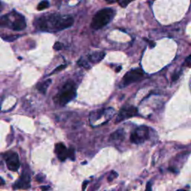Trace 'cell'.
Wrapping results in <instances>:
<instances>
[{"instance_id": "cell-21", "label": "cell", "mask_w": 191, "mask_h": 191, "mask_svg": "<svg viewBox=\"0 0 191 191\" xmlns=\"http://www.w3.org/2000/svg\"><path fill=\"white\" fill-rule=\"evenodd\" d=\"M184 65H185V67H191V55H189V56L186 58V60H185Z\"/></svg>"}, {"instance_id": "cell-11", "label": "cell", "mask_w": 191, "mask_h": 191, "mask_svg": "<svg viewBox=\"0 0 191 191\" xmlns=\"http://www.w3.org/2000/svg\"><path fill=\"white\" fill-rule=\"evenodd\" d=\"M25 27H26V23L25 21V19L23 17L16 19L12 24V28L14 31L23 30L25 28Z\"/></svg>"}, {"instance_id": "cell-19", "label": "cell", "mask_w": 191, "mask_h": 191, "mask_svg": "<svg viewBox=\"0 0 191 191\" xmlns=\"http://www.w3.org/2000/svg\"><path fill=\"white\" fill-rule=\"evenodd\" d=\"M68 158H70L72 161L75 160V152H74V149L73 148L68 149Z\"/></svg>"}, {"instance_id": "cell-17", "label": "cell", "mask_w": 191, "mask_h": 191, "mask_svg": "<svg viewBox=\"0 0 191 191\" xmlns=\"http://www.w3.org/2000/svg\"><path fill=\"white\" fill-rule=\"evenodd\" d=\"M19 37V35H9V36H6L5 37H3V39L5 40H7L8 42L13 41V40H17Z\"/></svg>"}, {"instance_id": "cell-25", "label": "cell", "mask_w": 191, "mask_h": 191, "mask_svg": "<svg viewBox=\"0 0 191 191\" xmlns=\"http://www.w3.org/2000/svg\"><path fill=\"white\" fill-rule=\"evenodd\" d=\"M40 188H41L42 190L46 191V190H48L49 189V186H42Z\"/></svg>"}, {"instance_id": "cell-20", "label": "cell", "mask_w": 191, "mask_h": 191, "mask_svg": "<svg viewBox=\"0 0 191 191\" xmlns=\"http://www.w3.org/2000/svg\"><path fill=\"white\" fill-rule=\"evenodd\" d=\"M66 67H67L66 65H61V66H59V67H57V68L55 69V70H54L53 71H52V73H51L50 75H52V74H53V73H58V72L61 71V70H63V69L66 68Z\"/></svg>"}, {"instance_id": "cell-22", "label": "cell", "mask_w": 191, "mask_h": 191, "mask_svg": "<svg viewBox=\"0 0 191 191\" xmlns=\"http://www.w3.org/2000/svg\"><path fill=\"white\" fill-rule=\"evenodd\" d=\"M117 175H118V174L116 173L115 171H112L111 173V175H110V177L108 178V181H113V179H114L115 178H116L117 177Z\"/></svg>"}, {"instance_id": "cell-9", "label": "cell", "mask_w": 191, "mask_h": 191, "mask_svg": "<svg viewBox=\"0 0 191 191\" xmlns=\"http://www.w3.org/2000/svg\"><path fill=\"white\" fill-rule=\"evenodd\" d=\"M55 152L60 161H63L68 158V149L63 143H59L55 145Z\"/></svg>"}, {"instance_id": "cell-14", "label": "cell", "mask_w": 191, "mask_h": 191, "mask_svg": "<svg viewBox=\"0 0 191 191\" xmlns=\"http://www.w3.org/2000/svg\"><path fill=\"white\" fill-rule=\"evenodd\" d=\"M49 6V2L48 0H43L42 2L39 3L38 6H37V10L38 11H43L44 9L47 8Z\"/></svg>"}, {"instance_id": "cell-30", "label": "cell", "mask_w": 191, "mask_h": 191, "mask_svg": "<svg viewBox=\"0 0 191 191\" xmlns=\"http://www.w3.org/2000/svg\"><path fill=\"white\" fill-rule=\"evenodd\" d=\"M177 191H187V190H178Z\"/></svg>"}, {"instance_id": "cell-7", "label": "cell", "mask_w": 191, "mask_h": 191, "mask_svg": "<svg viewBox=\"0 0 191 191\" xmlns=\"http://www.w3.org/2000/svg\"><path fill=\"white\" fill-rule=\"evenodd\" d=\"M136 115H137V108H135L134 106L125 107V108H123L120 110V113H118V115L116 116V121H123V120L131 118V117L136 116Z\"/></svg>"}, {"instance_id": "cell-8", "label": "cell", "mask_w": 191, "mask_h": 191, "mask_svg": "<svg viewBox=\"0 0 191 191\" xmlns=\"http://www.w3.org/2000/svg\"><path fill=\"white\" fill-rule=\"evenodd\" d=\"M31 177L29 174L27 173H24L22 174L21 177L18 181H16V183L13 185L14 189H27L31 187L30 185Z\"/></svg>"}, {"instance_id": "cell-15", "label": "cell", "mask_w": 191, "mask_h": 191, "mask_svg": "<svg viewBox=\"0 0 191 191\" xmlns=\"http://www.w3.org/2000/svg\"><path fill=\"white\" fill-rule=\"evenodd\" d=\"M133 0H115V2H118L119 5L123 8H125Z\"/></svg>"}, {"instance_id": "cell-6", "label": "cell", "mask_w": 191, "mask_h": 191, "mask_svg": "<svg viewBox=\"0 0 191 191\" xmlns=\"http://www.w3.org/2000/svg\"><path fill=\"white\" fill-rule=\"evenodd\" d=\"M5 162H6L7 167L9 170L13 172H16L20 168V160L19 156L15 152H8L5 156Z\"/></svg>"}, {"instance_id": "cell-28", "label": "cell", "mask_w": 191, "mask_h": 191, "mask_svg": "<svg viewBox=\"0 0 191 191\" xmlns=\"http://www.w3.org/2000/svg\"><path fill=\"white\" fill-rule=\"evenodd\" d=\"M2 10H3V6H2V4L0 2V12H2Z\"/></svg>"}, {"instance_id": "cell-1", "label": "cell", "mask_w": 191, "mask_h": 191, "mask_svg": "<svg viewBox=\"0 0 191 191\" xmlns=\"http://www.w3.org/2000/svg\"><path fill=\"white\" fill-rule=\"evenodd\" d=\"M115 15V11L111 8H106L99 11L93 17L91 22V28L98 30L108 25Z\"/></svg>"}, {"instance_id": "cell-4", "label": "cell", "mask_w": 191, "mask_h": 191, "mask_svg": "<svg viewBox=\"0 0 191 191\" xmlns=\"http://www.w3.org/2000/svg\"><path fill=\"white\" fill-rule=\"evenodd\" d=\"M143 75H144V73H143V70L140 68L133 69V70H130L124 75L123 80H122L123 86L125 87L127 85L134 83V82H138L143 78Z\"/></svg>"}, {"instance_id": "cell-3", "label": "cell", "mask_w": 191, "mask_h": 191, "mask_svg": "<svg viewBox=\"0 0 191 191\" xmlns=\"http://www.w3.org/2000/svg\"><path fill=\"white\" fill-rule=\"evenodd\" d=\"M51 24L53 28L57 31L63 30L68 28L73 25L74 20L72 17H53L51 18Z\"/></svg>"}, {"instance_id": "cell-29", "label": "cell", "mask_w": 191, "mask_h": 191, "mask_svg": "<svg viewBox=\"0 0 191 191\" xmlns=\"http://www.w3.org/2000/svg\"><path fill=\"white\" fill-rule=\"evenodd\" d=\"M120 70H121V67H119L118 68H117V70H116V71L117 72V73H118V72H120Z\"/></svg>"}, {"instance_id": "cell-5", "label": "cell", "mask_w": 191, "mask_h": 191, "mask_svg": "<svg viewBox=\"0 0 191 191\" xmlns=\"http://www.w3.org/2000/svg\"><path fill=\"white\" fill-rule=\"evenodd\" d=\"M149 128L146 126H140L131 133L130 140L135 144H140L149 138Z\"/></svg>"}, {"instance_id": "cell-27", "label": "cell", "mask_w": 191, "mask_h": 191, "mask_svg": "<svg viewBox=\"0 0 191 191\" xmlns=\"http://www.w3.org/2000/svg\"><path fill=\"white\" fill-rule=\"evenodd\" d=\"M4 184H5V181H4V180L0 178V185H4Z\"/></svg>"}, {"instance_id": "cell-16", "label": "cell", "mask_w": 191, "mask_h": 191, "mask_svg": "<svg viewBox=\"0 0 191 191\" xmlns=\"http://www.w3.org/2000/svg\"><path fill=\"white\" fill-rule=\"evenodd\" d=\"M9 20L6 15L2 16L0 17V26H4V25H7L8 24Z\"/></svg>"}, {"instance_id": "cell-2", "label": "cell", "mask_w": 191, "mask_h": 191, "mask_svg": "<svg viewBox=\"0 0 191 191\" xmlns=\"http://www.w3.org/2000/svg\"><path fill=\"white\" fill-rule=\"evenodd\" d=\"M76 96L75 85L73 82H68L62 87L61 90L54 99V101L58 105L63 106L70 102Z\"/></svg>"}, {"instance_id": "cell-18", "label": "cell", "mask_w": 191, "mask_h": 191, "mask_svg": "<svg viewBox=\"0 0 191 191\" xmlns=\"http://www.w3.org/2000/svg\"><path fill=\"white\" fill-rule=\"evenodd\" d=\"M63 43H60V42H56V43L54 44L53 46V48L54 49L56 50V51H59V50H61L62 49H63Z\"/></svg>"}, {"instance_id": "cell-13", "label": "cell", "mask_w": 191, "mask_h": 191, "mask_svg": "<svg viewBox=\"0 0 191 191\" xmlns=\"http://www.w3.org/2000/svg\"><path fill=\"white\" fill-rule=\"evenodd\" d=\"M51 83H52V80L51 79L46 80L45 82H43V83L40 84L37 86V90L40 92H41V93H43V94H46L47 89L49 87V85H51Z\"/></svg>"}, {"instance_id": "cell-10", "label": "cell", "mask_w": 191, "mask_h": 191, "mask_svg": "<svg viewBox=\"0 0 191 191\" xmlns=\"http://www.w3.org/2000/svg\"><path fill=\"white\" fill-rule=\"evenodd\" d=\"M105 56V53L103 52H93L88 55V60L94 63L101 61Z\"/></svg>"}, {"instance_id": "cell-23", "label": "cell", "mask_w": 191, "mask_h": 191, "mask_svg": "<svg viewBox=\"0 0 191 191\" xmlns=\"http://www.w3.org/2000/svg\"><path fill=\"white\" fill-rule=\"evenodd\" d=\"M146 191H152V182L151 181H149L146 185Z\"/></svg>"}, {"instance_id": "cell-12", "label": "cell", "mask_w": 191, "mask_h": 191, "mask_svg": "<svg viewBox=\"0 0 191 191\" xmlns=\"http://www.w3.org/2000/svg\"><path fill=\"white\" fill-rule=\"evenodd\" d=\"M124 131L123 129H118L111 135L110 140H123L124 139Z\"/></svg>"}, {"instance_id": "cell-24", "label": "cell", "mask_w": 191, "mask_h": 191, "mask_svg": "<svg viewBox=\"0 0 191 191\" xmlns=\"http://www.w3.org/2000/svg\"><path fill=\"white\" fill-rule=\"evenodd\" d=\"M178 77H179V73H175L174 75H173V81L174 82V81H175V80H177L178 78Z\"/></svg>"}, {"instance_id": "cell-26", "label": "cell", "mask_w": 191, "mask_h": 191, "mask_svg": "<svg viewBox=\"0 0 191 191\" xmlns=\"http://www.w3.org/2000/svg\"><path fill=\"white\" fill-rule=\"evenodd\" d=\"M87 182H88V181H85V183H84V185H83V191H85V187H86V185H87Z\"/></svg>"}]
</instances>
